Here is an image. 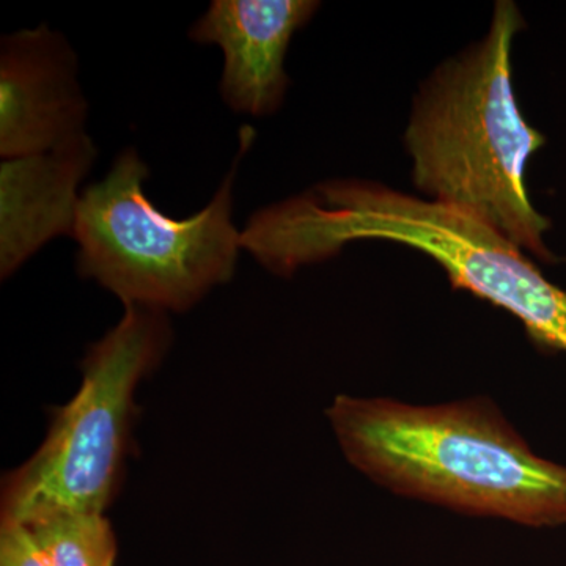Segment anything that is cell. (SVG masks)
<instances>
[{
	"mask_svg": "<svg viewBox=\"0 0 566 566\" xmlns=\"http://www.w3.org/2000/svg\"><path fill=\"white\" fill-rule=\"evenodd\" d=\"M363 240L427 253L455 289L515 315L535 344L566 352V292L547 281L520 245L450 205L378 182L335 180L262 208L241 230V248L277 275L333 259Z\"/></svg>",
	"mask_w": 566,
	"mask_h": 566,
	"instance_id": "1",
	"label": "cell"
},
{
	"mask_svg": "<svg viewBox=\"0 0 566 566\" xmlns=\"http://www.w3.org/2000/svg\"><path fill=\"white\" fill-rule=\"evenodd\" d=\"M346 458L397 493L526 526H566V465L536 457L486 401L409 406L338 395Z\"/></svg>",
	"mask_w": 566,
	"mask_h": 566,
	"instance_id": "2",
	"label": "cell"
},
{
	"mask_svg": "<svg viewBox=\"0 0 566 566\" xmlns=\"http://www.w3.org/2000/svg\"><path fill=\"white\" fill-rule=\"evenodd\" d=\"M521 28L515 3L499 2L486 39L423 85L406 145L417 188L546 260L551 223L526 186L528 159L545 137L523 117L513 91L512 44Z\"/></svg>",
	"mask_w": 566,
	"mask_h": 566,
	"instance_id": "3",
	"label": "cell"
},
{
	"mask_svg": "<svg viewBox=\"0 0 566 566\" xmlns=\"http://www.w3.org/2000/svg\"><path fill=\"white\" fill-rule=\"evenodd\" d=\"M232 169L202 211L186 219L164 214L144 182L150 170L134 148L115 159L102 181L81 192L73 238L77 271L125 305L186 312L214 286L232 281L241 251L233 223L238 166L255 132L243 126Z\"/></svg>",
	"mask_w": 566,
	"mask_h": 566,
	"instance_id": "4",
	"label": "cell"
},
{
	"mask_svg": "<svg viewBox=\"0 0 566 566\" xmlns=\"http://www.w3.org/2000/svg\"><path fill=\"white\" fill-rule=\"evenodd\" d=\"M170 342L166 312L125 305L85 354L80 389L55 412L43 444L6 476L2 521L31 526L61 513H106L132 442L137 389Z\"/></svg>",
	"mask_w": 566,
	"mask_h": 566,
	"instance_id": "5",
	"label": "cell"
},
{
	"mask_svg": "<svg viewBox=\"0 0 566 566\" xmlns=\"http://www.w3.org/2000/svg\"><path fill=\"white\" fill-rule=\"evenodd\" d=\"M87 102L77 82L76 54L46 24L2 39L0 156L50 151L85 134Z\"/></svg>",
	"mask_w": 566,
	"mask_h": 566,
	"instance_id": "6",
	"label": "cell"
},
{
	"mask_svg": "<svg viewBox=\"0 0 566 566\" xmlns=\"http://www.w3.org/2000/svg\"><path fill=\"white\" fill-rule=\"evenodd\" d=\"M311 0H214L189 36L223 52L221 96L241 114L264 117L285 96L290 40L318 9Z\"/></svg>",
	"mask_w": 566,
	"mask_h": 566,
	"instance_id": "7",
	"label": "cell"
},
{
	"mask_svg": "<svg viewBox=\"0 0 566 566\" xmlns=\"http://www.w3.org/2000/svg\"><path fill=\"white\" fill-rule=\"evenodd\" d=\"M87 133L50 151L0 163V275L11 274L54 238L73 237L80 186L96 161Z\"/></svg>",
	"mask_w": 566,
	"mask_h": 566,
	"instance_id": "8",
	"label": "cell"
},
{
	"mask_svg": "<svg viewBox=\"0 0 566 566\" xmlns=\"http://www.w3.org/2000/svg\"><path fill=\"white\" fill-rule=\"evenodd\" d=\"M28 527L52 566H115L117 536L106 513H61Z\"/></svg>",
	"mask_w": 566,
	"mask_h": 566,
	"instance_id": "9",
	"label": "cell"
},
{
	"mask_svg": "<svg viewBox=\"0 0 566 566\" xmlns=\"http://www.w3.org/2000/svg\"><path fill=\"white\" fill-rule=\"evenodd\" d=\"M0 566H52L31 528L24 524L0 523Z\"/></svg>",
	"mask_w": 566,
	"mask_h": 566,
	"instance_id": "10",
	"label": "cell"
}]
</instances>
